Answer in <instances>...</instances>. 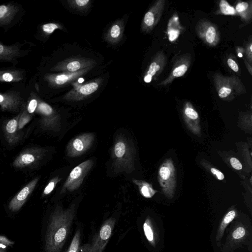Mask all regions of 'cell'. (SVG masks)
I'll return each mask as SVG.
<instances>
[{
  "label": "cell",
  "mask_w": 252,
  "mask_h": 252,
  "mask_svg": "<svg viewBox=\"0 0 252 252\" xmlns=\"http://www.w3.org/2000/svg\"><path fill=\"white\" fill-rule=\"evenodd\" d=\"M75 210L74 206L66 209L57 206L50 215L47 227L46 252H61L68 235Z\"/></svg>",
  "instance_id": "cell-1"
},
{
  "label": "cell",
  "mask_w": 252,
  "mask_h": 252,
  "mask_svg": "<svg viewBox=\"0 0 252 252\" xmlns=\"http://www.w3.org/2000/svg\"><path fill=\"white\" fill-rule=\"evenodd\" d=\"M252 226L247 216H238L230 223L220 252H234L251 242Z\"/></svg>",
  "instance_id": "cell-2"
},
{
  "label": "cell",
  "mask_w": 252,
  "mask_h": 252,
  "mask_svg": "<svg viewBox=\"0 0 252 252\" xmlns=\"http://www.w3.org/2000/svg\"><path fill=\"white\" fill-rule=\"evenodd\" d=\"M115 224V219L107 220L93 237L92 241L80 247L81 252H103L112 235Z\"/></svg>",
  "instance_id": "cell-3"
},
{
  "label": "cell",
  "mask_w": 252,
  "mask_h": 252,
  "mask_svg": "<svg viewBox=\"0 0 252 252\" xmlns=\"http://www.w3.org/2000/svg\"><path fill=\"white\" fill-rule=\"evenodd\" d=\"M93 164L92 160L85 161L74 167L65 182L62 191H73L81 185L85 177Z\"/></svg>",
  "instance_id": "cell-4"
},
{
  "label": "cell",
  "mask_w": 252,
  "mask_h": 252,
  "mask_svg": "<svg viewBox=\"0 0 252 252\" xmlns=\"http://www.w3.org/2000/svg\"><path fill=\"white\" fill-rule=\"evenodd\" d=\"M45 150L39 147H31L22 151L12 162L16 168L31 167L40 160L44 155Z\"/></svg>",
  "instance_id": "cell-5"
},
{
  "label": "cell",
  "mask_w": 252,
  "mask_h": 252,
  "mask_svg": "<svg viewBox=\"0 0 252 252\" xmlns=\"http://www.w3.org/2000/svg\"><path fill=\"white\" fill-rule=\"evenodd\" d=\"M94 136L92 133H84L79 135L69 143L67 151L68 156H78L86 152L92 145Z\"/></svg>",
  "instance_id": "cell-6"
},
{
  "label": "cell",
  "mask_w": 252,
  "mask_h": 252,
  "mask_svg": "<svg viewBox=\"0 0 252 252\" xmlns=\"http://www.w3.org/2000/svg\"><path fill=\"white\" fill-rule=\"evenodd\" d=\"M38 180L39 177L32 179L11 199L8 204V209L10 211L16 212L22 208L33 192Z\"/></svg>",
  "instance_id": "cell-7"
},
{
  "label": "cell",
  "mask_w": 252,
  "mask_h": 252,
  "mask_svg": "<svg viewBox=\"0 0 252 252\" xmlns=\"http://www.w3.org/2000/svg\"><path fill=\"white\" fill-rule=\"evenodd\" d=\"M20 112L16 116L7 121L4 125L3 130L7 143L13 145L17 144L21 139L22 135L19 132L18 125Z\"/></svg>",
  "instance_id": "cell-8"
},
{
  "label": "cell",
  "mask_w": 252,
  "mask_h": 252,
  "mask_svg": "<svg viewBox=\"0 0 252 252\" xmlns=\"http://www.w3.org/2000/svg\"><path fill=\"white\" fill-rule=\"evenodd\" d=\"M23 104V99L17 94L12 93L0 94V107L3 111L17 112Z\"/></svg>",
  "instance_id": "cell-9"
},
{
  "label": "cell",
  "mask_w": 252,
  "mask_h": 252,
  "mask_svg": "<svg viewBox=\"0 0 252 252\" xmlns=\"http://www.w3.org/2000/svg\"><path fill=\"white\" fill-rule=\"evenodd\" d=\"M237 216V211L235 209H231L228 211L221 219L218 227L215 237L216 245L218 247L221 246V240L227 227Z\"/></svg>",
  "instance_id": "cell-10"
},
{
  "label": "cell",
  "mask_w": 252,
  "mask_h": 252,
  "mask_svg": "<svg viewBox=\"0 0 252 252\" xmlns=\"http://www.w3.org/2000/svg\"><path fill=\"white\" fill-rule=\"evenodd\" d=\"M19 11V7L15 4H7L0 5V26L11 23Z\"/></svg>",
  "instance_id": "cell-11"
},
{
  "label": "cell",
  "mask_w": 252,
  "mask_h": 252,
  "mask_svg": "<svg viewBox=\"0 0 252 252\" xmlns=\"http://www.w3.org/2000/svg\"><path fill=\"white\" fill-rule=\"evenodd\" d=\"M21 51L16 45L7 46L0 44V60L12 61L21 55Z\"/></svg>",
  "instance_id": "cell-12"
},
{
  "label": "cell",
  "mask_w": 252,
  "mask_h": 252,
  "mask_svg": "<svg viewBox=\"0 0 252 252\" xmlns=\"http://www.w3.org/2000/svg\"><path fill=\"white\" fill-rule=\"evenodd\" d=\"M24 72L20 70L0 71V82H17L24 78Z\"/></svg>",
  "instance_id": "cell-13"
},
{
  "label": "cell",
  "mask_w": 252,
  "mask_h": 252,
  "mask_svg": "<svg viewBox=\"0 0 252 252\" xmlns=\"http://www.w3.org/2000/svg\"><path fill=\"white\" fill-rule=\"evenodd\" d=\"M143 229L145 236L149 243L153 246H156V234L154 225L151 219L147 218L143 225Z\"/></svg>",
  "instance_id": "cell-14"
},
{
  "label": "cell",
  "mask_w": 252,
  "mask_h": 252,
  "mask_svg": "<svg viewBox=\"0 0 252 252\" xmlns=\"http://www.w3.org/2000/svg\"><path fill=\"white\" fill-rule=\"evenodd\" d=\"M132 182L137 185L140 193L146 198H151L157 192L152 188V186L147 182L134 179L132 180Z\"/></svg>",
  "instance_id": "cell-15"
},
{
  "label": "cell",
  "mask_w": 252,
  "mask_h": 252,
  "mask_svg": "<svg viewBox=\"0 0 252 252\" xmlns=\"http://www.w3.org/2000/svg\"><path fill=\"white\" fill-rule=\"evenodd\" d=\"M161 68V65L157 62H154L150 64L149 68L147 72L146 75L144 78V81L145 83H150L153 77Z\"/></svg>",
  "instance_id": "cell-16"
},
{
  "label": "cell",
  "mask_w": 252,
  "mask_h": 252,
  "mask_svg": "<svg viewBox=\"0 0 252 252\" xmlns=\"http://www.w3.org/2000/svg\"><path fill=\"white\" fill-rule=\"evenodd\" d=\"M81 232L80 229L76 231L66 252H79L80 247Z\"/></svg>",
  "instance_id": "cell-17"
},
{
  "label": "cell",
  "mask_w": 252,
  "mask_h": 252,
  "mask_svg": "<svg viewBox=\"0 0 252 252\" xmlns=\"http://www.w3.org/2000/svg\"><path fill=\"white\" fill-rule=\"evenodd\" d=\"M127 151L126 143L123 141H118L114 146V154L118 159L125 157Z\"/></svg>",
  "instance_id": "cell-18"
},
{
  "label": "cell",
  "mask_w": 252,
  "mask_h": 252,
  "mask_svg": "<svg viewBox=\"0 0 252 252\" xmlns=\"http://www.w3.org/2000/svg\"><path fill=\"white\" fill-rule=\"evenodd\" d=\"M35 112L38 113L40 115H52L53 109L49 104L43 102H40L38 103Z\"/></svg>",
  "instance_id": "cell-19"
},
{
  "label": "cell",
  "mask_w": 252,
  "mask_h": 252,
  "mask_svg": "<svg viewBox=\"0 0 252 252\" xmlns=\"http://www.w3.org/2000/svg\"><path fill=\"white\" fill-rule=\"evenodd\" d=\"M32 115L29 114L26 110L21 112V115L18 121V129H22L32 119Z\"/></svg>",
  "instance_id": "cell-20"
},
{
  "label": "cell",
  "mask_w": 252,
  "mask_h": 252,
  "mask_svg": "<svg viewBox=\"0 0 252 252\" xmlns=\"http://www.w3.org/2000/svg\"><path fill=\"white\" fill-rule=\"evenodd\" d=\"M98 85L96 82H92L82 86L79 90L81 94L84 95L90 94L98 89Z\"/></svg>",
  "instance_id": "cell-21"
},
{
  "label": "cell",
  "mask_w": 252,
  "mask_h": 252,
  "mask_svg": "<svg viewBox=\"0 0 252 252\" xmlns=\"http://www.w3.org/2000/svg\"><path fill=\"white\" fill-rule=\"evenodd\" d=\"M205 37L208 43H213L217 38V30L216 28L213 26L208 27L205 32Z\"/></svg>",
  "instance_id": "cell-22"
},
{
  "label": "cell",
  "mask_w": 252,
  "mask_h": 252,
  "mask_svg": "<svg viewBox=\"0 0 252 252\" xmlns=\"http://www.w3.org/2000/svg\"><path fill=\"white\" fill-rule=\"evenodd\" d=\"M220 11L225 15H234L236 13L235 8L230 6L225 0H221L220 2Z\"/></svg>",
  "instance_id": "cell-23"
},
{
  "label": "cell",
  "mask_w": 252,
  "mask_h": 252,
  "mask_svg": "<svg viewBox=\"0 0 252 252\" xmlns=\"http://www.w3.org/2000/svg\"><path fill=\"white\" fill-rule=\"evenodd\" d=\"M60 179L58 177H55L51 179L47 185L44 188L42 196H45L50 193L54 189L57 184L60 181Z\"/></svg>",
  "instance_id": "cell-24"
},
{
  "label": "cell",
  "mask_w": 252,
  "mask_h": 252,
  "mask_svg": "<svg viewBox=\"0 0 252 252\" xmlns=\"http://www.w3.org/2000/svg\"><path fill=\"white\" fill-rule=\"evenodd\" d=\"M144 22L148 27H151L155 24V14L153 11H149L145 14Z\"/></svg>",
  "instance_id": "cell-25"
},
{
  "label": "cell",
  "mask_w": 252,
  "mask_h": 252,
  "mask_svg": "<svg viewBox=\"0 0 252 252\" xmlns=\"http://www.w3.org/2000/svg\"><path fill=\"white\" fill-rule=\"evenodd\" d=\"M188 68V66L186 64H181L174 69L172 71V75L175 77H181L185 74Z\"/></svg>",
  "instance_id": "cell-26"
},
{
  "label": "cell",
  "mask_w": 252,
  "mask_h": 252,
  "mask_svg": "<svg viewBox=\"0 0 252 252\" xmlns=\"http://www.w3.org/2000/svg\"><path fill=\"white\" fill-rule=\"evenodd\" d=\"M171 174L170 169L166 166H162L159 171V175L161 179L163 180H167Z\"/></svg>",
  "instance_id": "cell-27"
},
{
  "label": "cell",
  "mask_w": 252,
  "mask_h": 252,
  "mask_svg": "<svg viewBox=\"0 0 252 252\" xmlns=\"http://www.w3.org/2000/svg\"><path fill=\"white\" fill-rule=\"evenodd\" d=\"M58 28V25L54 23H47L43 25L42 26V30L43 32L47 34H50L52 33L56 29Z\"/></svg>",
  "instance_id": "cell-28"
},
{
  "label": "cell",
  "mask_w": 252,
  "mask_h": 252,
  "mask_svg": "<svg viewBox=\"0 0 252 252\" xmlns=\"http://www.w3.org/2000/svg\"><path fill=\"white\" fill-rule=\"evenodd\" d=\"M38 104V101L36 99L32 98L29 101L27 108V111L30 114H33L36 110Z\"/></svg>",
  "instance_id": "cell-29"
},
{
  "label": "cell",
  "mask_w": 252,
  "mask_h": 252,
  "mask_svg": "<svg viewBox=\"0 0 252 252\" xmlns=\"http://www.w3.org/2000/svg\"><path fill=\"white\" fill-rule=\"evenodd\" d=\"M185 113L188 118L192 120H196L198 117L197 112L190 107H187L185 110Z\"/></svg>",
  "instance_id": "cell-30"
},
{
  "label": "cell",
  "mask_w": 252,
  "mask_h": 252,
  "mask_svg": "<svg viewBox=\"0 0 252 252\" xmlns=\"http://www.w3.org/2000/svg\"><path fill=\"white\" fill-rule=\"evenodd\" d=\"M249 8V4L247 2H241L238 3L235 7L236 12L243 13Z\"/></svg>",
  "instance_id": "cell-31"
},
{
  "label": "cell",
  "mask_w": 252,
  "mask_h": 252,
  "mask_svg": "<svg viewBox=\"0 0 252 252\" xmlns=\"http://www.w3.org/2000/svg\"><path fill=\"white\" fill-rule=\"evenodd\" d=\"M80 67V63L79 62L76 61L69 63L66 66L67 70L70 72L76 71L79 69Z\"/></svg>",
  "instance_id": "cell-32"
},
{
  "label": "cell",
  "mask_w": 252,
  "mask_h": 252,
  "mask_svg": "<svg viewBox=\"0 0 252 252\" xmlns=\"http://www.w3.org/2000/svg\"><path fill=\"white\" fill-rule=\"evenodd\" d=\"M69 79L68 75L62 74L59 75L56 77L55 81L58 85H62L66 83Z\"/></svg>",
  "instance_id": "cell-33"
},
{
  "label": "cell",
  "mask_w": 252,
  "mask_h": 252,
  "mask_svg": "<svg viewBox=\"0 0 252 252\" xmlns=\"http://www.w3.org/2000/svg\"><path fill=\"white\" fill-rule=\"evenodd\" d=\"M120 34V28L118 25H113L110 31L111 36L113 38H116Z\"/></svg>",
  "instance_id": "cell-34"
},
{
  "label": "cell",
  "mask_w": 252,
  "mask_h": 252,
  "mask_svg": "<svg viewBox=\"0 0 252 252\" xmlns=\"http://www.w3.org/2000/svg\"><path fill=\"white\" fill-rule=\"evenodd\" d=\"M232 167L236 170H240L242 168V165L239 160L235 158H232L230 160Z\"/></svg>",
  "instance_id": "cell-35"
},
{
  "label": "cell",
  "mask_w": 252,
  "mask_h": 252,
  "mask_svg": "<svg viewBox=\"0 0 252 252\" xmlns=\"http://www.w3.org/2000/svg\"><path fill=\"white\" fill-rule=\"evenodd\" d=\"M228 66L234 72L239 71V66L237 63L232 59L229 58L227 61Z\"/></svg>",
  "instance_id": "cell-36"
},
{
  "label": "cell",
  "mask_w": 252,
  "mask_h": 252,
  "mask_svg": "<svg viewBox=\"0 0 252 252\" xmlns=\"http://www.w3.org/2000/svg\"><path fill=\"white\" fill-rule=\"evenodd\" d=\"M211 171L213 174L217 176L218 179H219V180H222L224 179V176L223 173L219 170H218L217 169L215 168H212L211 169Z\"/></svg>",
  "instance_id": "cell-37"
},
{
  "label": "cell",
  "mask_w": 252,
  "mask_h": 252,
  "mask_svg": "<svg viewBox=\"0 0 252 252\" xmlns=\"http://www.w3.org/2000/svg\"><path fill=\"white\" fill-rule=\"evenodd\" d=\"M0 243L6 245H12V242L3 236H0Z\"/></svg>",
  "instance_id": "cell-38"
},
{
  "label": "cell",
  "mask_w": 252,
  "mask_h": 252,
  "mask_svg": "<svg viewBox=\"0 0 252 252\" xmlns=\"http://www.w3.org/2000/svg\"><path fill=\"white\" fill-rule=\"evenodd\" d=\"M76 4L79 6H83L86 5L89 2V0H76L75 1Z\"/></svg>",
  "instance_id": "cell-39"
},
{
  "label": "cell",
  "mask_w": 252,
  "mask_h": 252,
  "mask_svg": "<svg viewBox=\"0 0 252 252\" xmlns=\"http://www.w3.org/2000/svg\"><path fill=\"white\" fill-rule=\"evenodd\" d=\"M0 252H6L2 248L0 247Z\"/></svg>",
  "instance_id": "cell-40"
},
{
  "label": "cell",
  "mask_w": 252,
  "mask_h": 252,
  "mask_svg": "<svg viewBox=\"0 0 252 252\" xmlns=\"http://www.w3.org/2000/svg\"><path fill=\"white\" fill-rule=\"evenodd\" d=\"M239 57H242V54L239 53Z\"/></svg>",
  "instance_id": "cell-41"
},
{
  "label": "cell",
  "mask_w": 252,
  "mask_h": 252,
  "mask_svg": "<svg viewBox=\"0 0 252 252\" xmlns=\"http://www.w3.org/2000/svg\"></svg>",
  "instance_id": "cell-42"
}]
</instances>
